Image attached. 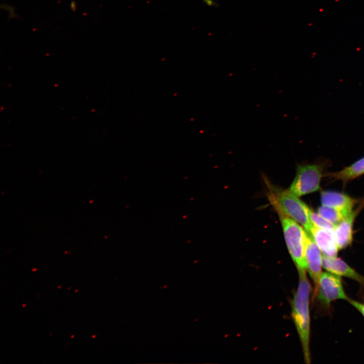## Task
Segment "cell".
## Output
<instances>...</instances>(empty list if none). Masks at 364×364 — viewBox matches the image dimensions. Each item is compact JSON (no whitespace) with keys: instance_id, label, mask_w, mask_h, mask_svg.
Here are the masks:
<instances>
[{"instance_id":"12","label":"cell","mask_w":364,"mask_h":364,"mask_svg":"<svg viewBox=\"0 0 364 364\" xmlns=\"http://www.w3.org/2000/svg\"><path fill=\"white\" fill-rule=\"evenodd\" d=\"M317 211L323 217L336 225L347 217L353 211L348 212L322 205L318 208Z\"/></svg>"},{"instance_id":"11","label":"cell","mask_w":364,"mask_h":364,"mask_svg":"<svg viewBox=\"0 0 364 364\" xmlns=\"http://www.w3.org/2000/svg\"><path fill=\"white\" fill-rule=\"evenodd\" d=\"M363 174H364V157L339 171L327 173V176L340 180L345 183Z\"/></svg>"},{"instance_id":"10","label":"cell","mask_w":364,"mask_h":364,"mask_svg":"<svg viewBox=\"0 0 364 364\" xmlns=\"http://www.w3.org/2000/svg\"><path fill=\"white\" fill-rule=\"evenodd\" d=\"M321 200L323 205L328 206L348 212H352L356 200L349 196L334 191H322Z\"/></svg>"},{"instance_id":"5","label":"cell","mask_w":364,"mask_h":364,"mask_svg":"<svg viewBox=\"0 0 364 364\" xmlns=\"http://www.w3.org/2000/svg\"><path fill=\"white\" fill-rule=\"evenodd\" d=\"M314 295L326 305L336 300L347 301L349 298L345 292L341 277L329 271L322 272Z\"/></svg>"},{"instance_id":"13","label":"cell","mask_w":364,"mask_h":364,"mask_svg":"<svg viewBox=\"0 0 364 364\" xmlns=\"http://www.w3.org/2000/svg\"><path fill=\"white\" fill-rule=\"evenodd\" d=\"M309 217L312 224L317 228L333 231L335 224L330 222L318 213H316L310 209L309 211Z\"/></svg>"},{"instance_id":"9","label":"cell","mask_w":364,"mask_h":364,"mask_svg":"<svg viewBox=\"0 0 364 364\" xmlns=\"http://www.w3.org/2000/svg\"><path fill=\"white\" fill-rule=\"evenodd\" d=\"M357 211H352L347 217L336 224L333 230L339 249L349 246L352 241V228Z\"/></svg>"},{"instance_id":"6","label":"cell","mask_w":364,"mask_h":364,"mask_svg":"<svg viewBox=\"0 0 364 364\" xmlns=\"http://www.w3.org/2000/svg\"><path fill=\"white\" fill-rule=\"evenodd\" d=\"M322 253L311 235L306 231L305 246L306 270L313 281L314 290L317 287L320 276L322 272L323 255Z\"/></svg>"},{"instance_id":"1","label":"cell","mask_w":364,"mask_h":364,"mask_svg":"<svg viewBox=\"0 0 364 364\" xmlns=\"http://www.w3.org/2000/svg\"><path fill=\"white\" fill-rule=\"evenodd\" d=\"M306 271V269L298 270L299 283L291 303V314L301 344L304 361L306 363H310L309 305L311 286Z\"/></svg>"},{"instance_id":"14","label":"cell","mask_w":364,"mask_h":364,"mask_svg":"<svg viewBox=\"0 0 364 364\" xmlns=\"http://www.w3.org/2000/svg\"><path fill=\"white\" fill-rule=\"evenodd\" d=\"M347 301L359 311L364 317V303L359 302L350 298H349Z\"/></svg>"},{"instance_id":"8","label":"cell","mask_w":364,"mask_h":364,"mask_svg":"<svg viewBox=\"0 0 364 364\" xmlns=\"http://www.w3.org/2000/svg\"><path fill=\"white\" fill-rule=\"evenodd\" d=\"M321 251L323 255L336 257L338 247L333 231L313 226L309 232Z\"/></svg>"},{"instance_id":"7","label":"cell","mask_w":364,"mask_h":364,"mask_svg":"<svg viewBox=\"0 0 364 364\" xmlns=\"http://www.w3.org/2000/svg\"><path fill=\"white\" fill-rule=\"evenodd\" d=\"M323 267L327 271L340 277L349 278L364 285V276L337 256L330 257L323 255Z\"/></svg>"},{"instance_id":"4","label":"cell","mask_w":364,"mask_h":364,"mask_svg":"<svg viewBox=\"0 0 364 364\" xmlns=\"http://www.w3.org/2000/svg\"><path fill=\"white\" fill-rule=\"evenodd\" d=\"M323 174V166L307 164L297 166L296 175L289 190L300 197L318 191Z\"/></svg>"},{"instance_id":"3","label":"cell","mask_w":364,"mask_h":364,"mask_svg":"<svg viewBox=\"0 0 364 364\" xmlns=\"http://www.w3.org/2000/svg\"><path fill=\"white\" fill-rule=\"evenodd\" d=\"M278 213L287 248L297 270H306L305 258L306 231L300 224L283 213Z\"/></svg>"},{"instance_id":"15","label":"cell","mask_w":364,"mask_h":364,"mask_svg":"<svg viewBox=\"0 0 364 364\" xmlns=\"http://www.w3.org/2000/svg\"><path fill=\"white\" fill-rule=\"evenodd\" d=\"M203 2L207 6L210 7H217V4L213 0H202Z\"/></svg>"},{"instance_id":"2","label":"cell","mask_w":364,"mask_h":364,"mask_svg":"<svg viewBox=\"0 0 364 364\" xmlns=\"http://www.w3.org/2000/svg\"><path fill=\"white\" fill-rule=\"evenodd\" d=\"M270 201L278 212H281L309 232L313 226L309 217L310 208L289 190L271 189Z\"/></svg>"}]
</instances>
